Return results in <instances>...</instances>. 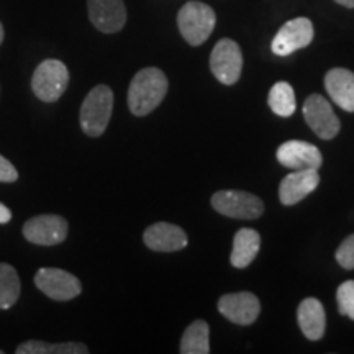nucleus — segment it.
Here are the masks:
<instances>
[{
  "label": "nucleus",
  "mask_w": 354,
  "mask_h": 354,
  "mask_svg": "<svg viewBox=\"0 0 354 354\" xmlns=\"http://www.w3.org/2000/svg\"><path fill=\"white\" fill-rule=\"evenodd\" d=\"M167 77L161 69L145 68L135 74L128 87V107L136 117L151 113L167 94Z\"/></svg>",
  "instance_id": "obj_1"
},
{
  "label": "nucleus",
  "mask_w": 354,
  "mask_h": 354,
  "mask_svg": "<svg viewBox=\"0 0 354 354\" xmlns=\"http://www.w3.org/2000/svg\"><path fill=\"white\" fill-rule=\"evenodd\" d=\"M113 110V92L109 86H95L88 92L82 102L81 115V128L91 138H97L102 133L107 130V125L112 117Z\"/></svg>",
  "instance_id": "obj_2"
},
{
  "label": "nucleus",
  "mask_w": 354,
  "mask_h": 354,
  "mask_svg": "<svg viewBox=\"0 0 354 354\" xmlns=\"http://www.w3.org/2000/svg\"><path fill=\"white\" fill-rule=\"evenodd\" d=\"M216 17L214 8L202 2H187L177 13V25L183 38L192 46L205 43L214 32Z\"/></svg>",
  "instance_id": "obj_3"
},
{
  "label": "nucleus",
  "mask_w": 354,
  "mask_h": 354,
  "mask_svg": "<svg viewBox=\"0 0 354 354\" xmlns=\"http://www.w3.org/2000/svg\"><path fill=\"white\" fill-rule=\"evenodd\" d=\"M69 84V71L59 59H44L35 69L32 77L33 94L39 100L56 102L61 99Z\"/></svg>",
  "instance_id": "obj_4"
},
{
  "label": "nucleus",
  "mask_w": 354,
  "mask_h": 354,
  "mask_svg": "<svg viewBox=\"0 0 354 354\" xmlns=\"http://www.w3.org/2000/svg\"><path fill=\"white\" fill-rule=\"evenodd\" d=\"M212 205L218 214L230 218L253 220L264 212V203L254 194L245 190H218L212 197Z\"/></svg>",
  "instance_id": "obj_5"
},
{
  "label": "nucleus",
  "mask_w": 354,
  "mask_h": 354,
  "mask_svg": "<svg viewBox=\"0 0 354 354\" xmlns=\"http://www.w3.org/2000/svg\"><path fill=\"white\" fill-rule=\"evenodd\" d=\"M35 286L44 295L57 302L76 299L82 292L81 281L68 271L57 268H41L35 274Z\"/></svg>",
  "instance_id": "obj_6"
},
{
  "label": "nucleus",
  "mask_w": 354,
  "mask_h": 354,
  "mask_svg": "<svg viewBox=\"0 0 354 354\" xmlns=\"http://www.w3.org/2000/svg\"><path fill=\"white\" fill-rule=\"evenodd\" d=\"M210 69L221 84L233 86L240 79L243 69V55L238 43L230 38L220 39L212 51Z\"/></svg>",
  "instance_id": "obj_7"
},
{
  "label": "nucleus",
  "mask_w": 354,
  "mask_h": 354,
  "mask_svg": "<svg viewBox=\"0 0 354 354\" xmlns=\"http://www.w3.org/2000/svg\"><path fill=\"white\" fill-rule=\"evenodd\" d=\"M68 221L61 215H38L24 225L25 240L39 246H55L68 238Z\"/></svg>",
  "instance_id": "obj_8"
},
{
  "label": "nucleus",
  "mask_w": 354,
  "mask_h": 354,
  "mask_svg": "<svg viewBox=\"0 0 354 354\" xmlns=\"http://www.w3.org/2000/svg\"><path fill=\"white\" fill-rule=\"evenodd\" d=\"M304 118L318 138L333 140L339 133L342 123L331 109L330 102L320 94L310 95L304 104Z\"/></svg>",
  "instance_id": "obj_9"
},
{
  "label": "nucleus",
  "mask_w": 354,
  "mask_h": 354,
  "mask_svg": "<svg viewBox=\"0 0 354 354\" xmlns=\"http://www.w3.org/2000/svg\"><path fill=\"white\" fill-rule=\"evenodd\" d=\"M313 39V24L305 17H299L282 26L272 39L271 50L277 56H289L294 51L308 46Z\"/></svg>",
  "instance_id": "obj_10"
},
{
  "label": "nucleus",
  "mask_w": 354,
  "mask_h": 354,
  "mask_svg": "<svg viewBox=\"0 0 354 354\" xmlns=\"http://www.w3.org/2000/svg\"><path fill=\"white\" fill-rule=\"evenodd\" d=\"M277 161L284 167L292 171L304 169H320L323 158L320 149L315 145L307 143V141L290 140L282 143L277 148Z\"/></svg>",
  "instance_id": "obj_11"
},
{
  "label": "nucleus",
  "mask_w": 354,
  "mask_h": 354,
  "mask_svg": "<svg viewBox=\"0 0 354 354\" xmlns=\"http://www.w3.org/2000/svg\"><path fill=\"white\" fill-rule=\"evenodd\" d=\"M218 312L236 325H251L259 317L261 304L251 292H236V294L221 295Z\"/></svg>",
  "instance_id": "obj_12"
},
{
  "label": "nucleus",
  "mask_w": 354,
  "mask_h": 354,
  "mask_svg": "<svg viewBox=\"0 0 354 354\" xmlns=\"http://www.w3.org/2000/svg\"><path fill=\"white\" fill-rule=\"evenodd\" d=\"M88 19L102 33H117L127 24L123 0H87Z\"/></svg>",
  "instance_id": "obj_13"
},
{
  "label": "nucleus",
  "mask_w": 354,
  "mask_h": 354,
  "mask_svg": "<svg viewBox=\"0 0 354 354\" xmlns=\"http://www.w3.org/2000/svg\"><path fill=\"white\" fill-rule=\"evenodd\" d=\"M145 245L153 251L159 253H171V251H179L187 246V234L180 227L166 221H159L151 227L145 230L143 234Z\"/></svg>",
  "instance_id": "obj_14"
},
{
  "label": "nucleus",
  "mask_w": 354,
  "mask_h": 354,
  "mask_svg": "<svg viewBox=\"0 0 354 354\" xmlns=\"http://www.w3.org/2000/svg\"><path fill=\"white\" fill-rule=\"evenodd\" d=\"M318 184H320V176L317 169L292 171L279 185V198L284 205H295L308 194H312Z\"/></svg>",
  "instance_id": "obj_15"
},
{
  "label": "nucleus",
  "mask_w": 354,
  "mask_h": 354,
  "mask_svg": "<svg viewBox=\"0 0 354 354\" xmlns=\"http://www.w3.org/2000/svg\"><path fill=\"white\" fill-rule=\"evenodd\" d=\"M325 88L338 107L354 112V73L344 68H335L326 73Z\"/></svg>",
  "instance_id": "obj_16"
},
{
  "label": "nucleus",
  "mask_w": 354,
  "mask_h": 354,
  "mask_svg": "<svg viewBox=\"0 0 354 354\" xmlns=\"http://www.w3.org/2000/svg\"><path fill=\"white\" fill-rule=\"evenodd\" d=\"M297 320L305 338L312 339V342H318L323 338L326 328V315L320 300L313 297L302 300L297 310Z\"/></svg>",
  "instance_id": "obj_17"
},
{
  "label": "nucleus",
  "mask_w": 354,
  "mask_h": 354,
  "mask_svg": "<svg viewBox=\"0 0 354 354\" xmlns=\"http://www.w3.org/2000/svg\"><path fill=\"white\" fill-rule=\"evenodd\" d=\"M261 248V236L259 233L253 228H241L240 232L234 234L233 250L230 261L232 266L236 269H245L253 263L256 256L259 253Z\"/></svg>",
  "instance_id": "obj_18"
},
{
  "label": "nucleus",
  "mask_w": 354,
  "mask_h": 354,
  "mask_svg": "<svg viewBox=\"0 0 354 354\" xmlns=\"http://www.w3.org/2000/svg\"><path fill=\"white\" fill-rule=\"evenodd\" d=\"M183 354H209L210 353V328L209 323L196 320L184 331L180 342Z\"/></svg>",
  "instance_id": "obj_19"
},
{
  "label": "nucleus",
  "mask_w": 354,
  "mask_h": 354,
  "mask_svg": "<svg viewBox=\"0 0 354 354\" xmlns=\"http://www.w3.org/2000/svg\"><path fill=\"white\" fill-rule=\"evenodd\" d=\"M21 284L17 269L7 263H0V310H8L20 297Z\"/></svg>",
  "instance_id": "obj_20"
},
{
  "label": "nucleus",
  "mask_w": 354,
  "mask_h": 354,
  "mask_svg": "<svg viewBox=\"0 0 354 354\" xmlns=\"http://www.w3.org/2000/svg\"><path fill=\"white\" fill-rule=\"evenodd\" d=\"M17 354H87L88 349L82 343H46L30 339L17 346Z\"/></svg>",
  "instance_id": "obj_21"
},
{
  "label": "nucleus",
  "mask_w": 354,
  "mask_h": 354,
  "mask_svg": "<svg viewBox=\"0 0 354 354\" xmlns=\"http://www.w3.org/2000/svg\"><path fill=\"white\" fill-rule=\"evenodd\" d=\"M269 107L279 117H290L295 112V94L289 82H276L269 91Z\"/></svg>",
  "instance_id": "obj_22"
},
{
  "label": "nucleus",
  "mask_w": 354,
  "mask_h": 354,
  "mask_svg": "<svg viewBox=\"0 0 354 354\" xmlns=\"http://www.w3.org/2000/svg\"><path fill=\"white\" fill-rule=\"evenodd\" d=\"M338 312L354 320V281H346L336 290Z\"/></svg>",
  "instance_id": "obj_23"
},
{
  "label": "nucleus",
  "mask_w": 354,
  "mask_h": 354,
  "mask_svg": "<svg viewBox=\"0 0 354 354\" xmlns=\"http://www.w3.org/2000/svg\"><path fill=\"white\" fill-rule=\"evenodd\" d=\"M336 261L343 269H354V234H349L336 250Z\"/></svg>",
  "instance_id": "obj_24"
},
{
  "label": "nucleus",
  "mask_w": 354,
  "mask_h": 354,
  "mask_svg": "<svg viewBox=\"0 0 354 354\" xmlns=\"http://www.w3.org/2000/svg\"><path fill=\"white\" fill-rule=\"evenodd\" d=\"M19 179V172L7 158L0 154V183H15Z\"/></svg>",
  "instance_id": "obj_25"
},
{
  "label": "nucleus",
  "mask_w": 354,
  "mask_h": 354,
  "mask_svg": "<svg viewBox=\"0 0 354 354\" xmlns=\"http://www.w3.org/2000/svg\"><path fill=\"white\" fill-rule=\"evenodd\" d=\"M12 220V212L8 207L0 203V223H8Z\"/></svg>",
  "instance_id": "obj_26"
},
{
  "label": "nucleus",
  "mask_w": 354,
  "mask_h": 354,
  "mask_svg": "<svg viewBox=\"0 0 354 354\" xmlns=\"http://www.w3.org/2000/svg\"><path fill=\"white\" fill-rule=\"evenodd\" d=\"M335 2L339 3V6H343V7L354 8V0H335Z\"/></svg>",
  "instance_id": "obj_27"
},
{
  "label": "nucleus",
  "mask_w": 354,
  "mask_h": 354,
  "mask_svg": "<svg viewBox=\"0 0 354 354\" xmlns=\"http://www.w3.org/2000/svg\"><path fill=\"white\" fill-rule=\"evenodd\" d=\"M2 41H3V26L0 24V44H2Z\"/></svg>",
  "instance_id": "obj_28"
},
{
  "label": "nucleus",
  "mask_w": 354,
  "mask_h": 354,
  "mask_svg": "<svg viewBox=\"0 0 354 354\" xmlns=\"http://www.w3.org/2000/svg\"><path fill=\"white\" fill-rule=\"evenodd\" d=\"M0 354H3V351H2V349H0Z\"/></svg>",
  "instance_id": "obj_29"
}]
</instances>
